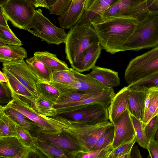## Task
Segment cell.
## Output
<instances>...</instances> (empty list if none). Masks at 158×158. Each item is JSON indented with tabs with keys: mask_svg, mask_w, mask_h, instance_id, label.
I'll return each instance as SVG.
<instances>
[{
	"mask_svg": "<svg viewBox=\"0 0 158 158\" xmlns=\"http://www.w3.org/2000/svg\"><path fill=\"white\" fill-rule=\"evenodd\" d=\"M137 21L124 16L101 17L91 23L102 49L112 54L124 51L123 47Z\"/></svg>",
	"mask_w": 158,
	"mask_h": 158,
	"instance_id": "cell-1",
	"label": "cell"
},
{
	"mask_svg": "<svg viewBox=\"0 0 158 158\" xmlns=\"http://www.w3.org/2000/svg\"><path fill=\"white\" fill-rule=\"evenodd\" d=\"M12 99L6 105L20 112L33 122L38 127L37 133L53 134L60 133L67 128L71 121L59 115L54 117L38 113L33 105L25 98L12 93Z\"/></svg>",
	"mask_w": 158,
	"mask_h": 158,
	"instance_id": "cell-2",
	"label": "cell"
},
{
	"mask_svg": "<svg viewBox=\"0 0 158 158\" xmlns=\"http://www.w3.org/2000/svg\"><path fill=\"white\" fill-rule=\"evenodd\" d=\"M98 42V37L91 23L72 27L67 34L64 43L66 58L71 66L85 50Z\"/></svg>",
	"mask_w": 158,
	"mask_h": 158,
	"instance_id": "cell-3",
	"label": "cell"
},
{
	"mask_svg": "<svg viewBox=\"0 0 158 158\" xmlns=\"http://www.w3.org/2000/svg\"><path fill=\"white\" fill-rule=\"evenodd\" d=\"M158 46V12H152L137 21L135 29L123 47L124 51H137Z\"/></svg>",
	"mask_w": 158,
	"mask_h": 158,
	"instance_id": "cell-4",
	"label": "cell"
},
{
	"mask_svg": "<svg viewBox=\"0 0 158 158\" xmlns=\"http://www.w3.org/2000/svg\"><path fill=\"white\" fill-rule=\"evenodd\" d=\"M24 30L49 44L58 45L65 43L67 35L64 29L54 25L44 15L40 9L35 10Z\"/></svg>",
	"mask_w": 158,
	"mask_h": 158,
	"instance_id": "cell-5",
	"label": "cell"
},
{
	"mask_svg": "<svg viewBox=\"0 0 158 158\" xmlns=\"http://www.w3.org/2000/svg\"><path fill=\"white\" fill-rule=\"evenodd\" d=\"M113 124L109 120L97 124L71 121L68 127L63 131L77 140L81 151L87 152L92 150L102 134Z\"/></svg>",
	"mask_w": 158,
	"mask_h": 158,
	"instance_id": "cell-6",
	"label": "cell"
},
{
	"mask_svg": "<svg viewBox=\"0 0 158 158\" xmlns=\"http://www.w3.org/2000/svg\"><path fill=\"white\" fill-rule=\"evenodd\" d=\"M158 72V46L131 59L124 77L128 85Z\"/></svg>",
	"mask_w": 158,
	"mask_h": 158,
	"instance_id": "cell-7",
	"label": "cell"
},
{
	"mask_svg": "<svg viewBox=\"0 0 158 158\" xmlns=\"http://www.w3.org/2000/svg\"><path fill=\"white\" fill-rule=\"evenodd\" d=\"M0 8L14 27L24 30L33 16L36 7L26 0H9Z\"/></svg>",
	"mask_w": 158,
	"mask_h": 158,
	"instance_id": "cell-8",
	"label": "cell"
},
{
	"mask_svg": "<svg viewBox=\"0 0 158 158\" xmlns=\"http://www.w3.org/2000/svg\"><path fill=\"white\" fill-rule=\"evenodd\" d=\"M151 13L147 0H118L107 10L102 17L124 16L139 21Z\"/></svg>",
	"mask_w": 158,
	"mask_h": 158,
	"instance_id": "cell-9",
	"label": "cell"
},
{
	"mask_svg": "<svg viewBox=\"0 0 158 158\" xmlns=\"http://www.w3.org/2000/svg\"><path fill=\"white\" fill-rule=\"evenodd\" d=\"M107 108L102 104L94 103L59 115L72 121L97 124L109 120Z\"/></svg>",
	"mask_w": 158,
	"mask_h": 158,
	"instance_id": "cell-10",
	"label": "cell"
},
{
	"mask_svg": "<svg viewBox=\"0 0 158 158\" xmlns=\"http://www.w3.org/2000/svg\"><path fill=\"white\" fill-rule=\"evenodd\" d=\"M3 69L10 73L37 97L36 85L41 81L23 59L2 63Z\"/></svg>",
	"mask_w": 158,
	"mask_h": 158,
	"instance_id": "cell-11",
	"label": "cell"
},
{
	"mask_svg": "<svg viewBox=\"0 0 158 158\" xmlns=\"http://www.w3.org/2000/svg\"><path fill=\"white\" fill-rule=\"evenodd\" d=\"M76 79L73 85H67L51 81L49 83L57 88L61 93L70 91H102L106 87L88 74H84L73 68Z\"/></svg>",
	"mask_w": 158,
	"mask_h": 158,
	"instance_id": "cell-12",
	"label": "cell"
},
{
	"mask_svg": "<svg viewBox=\"0 0 158 158\" xmlns=\"http://www.w3.org/2000/svg\"><path fill=\"white\" fill-rule=\"evenodd\" d=\"M37 139L57 147L71 154L75 158V153L81 151L77 140L67 132L63 131L53 134L37 133L35 136Z\"/></svg>",
	"mask_w": 158,
	"mask_h": 158,
	"instance_id": "cell-13",
	"label": "cell"
},
{
	"mask_svg": "<svg viewBox=\"0 0 158 158\" xmlns=\"http://www.w3.org/2000/svg\"><path fill=\"white\" fill-rule=\"evenodd\" d=\"M114 131L113 149L132 140L136 134L130 113L127 109L113 124Z\"/></svg>",
	"mask_w": 158,
	"mask_h": 158,
	"instance_id": "cell-14",
	"label": "cell"
},
{
	"mask_svg": "<svg viewBox=\"0 0 158 158\" xmlns=\"http://www.w3.org/2000/svg\"><path fill=\"white\" fill-rule=\"evenodd\" d=\"M115 94L113 87H106L101 92L94 96L73 102L53 106L57 111V115L74 110L81 106L94 103L102 104L108 108L112 99Z\"/></svg>",
	"mask_w": 158,
	"mask_h": 158,
	"instance_id": "cell-15",
	"label": "cell"
},
{
	"mask_svg": "<svg viewBox=\"0 0 158 158\" xmlns=\"http://www.w3.org/2000/svg\"><path fill=\"white\" fill-rule=\"evenodd\" d=\"M118 0H87L84 11L76 24L91 23L102 17L105 12Z\"/></svg>",
	"mask_w": 158,
	"mask_h": 158,
	"instance_id": "cell-16",
	"label": "cell"
},
{
	"mask_svg": "<svg viewBox=\"0 0 158 158\" xmlns=\"http://www.w3.org/2000/svg\"><path fill=\"white\" fill-rule=\"evenodd\" d=\"M130 93L127 109L130 114L142 122L148 89L144 86H128Z\"/></svg>",
	"mask_w": 158,
	"mask_h": 158,
	"instance_id": "cell-17",
	"label": "cell"
},
{
	"mask_svg": "<svg viewBox=\"0 0 158 158\" xmlns=\"http://www.w3.org/2000/svg\"><path fill=\"white\" fill-rule=\"evenodd\" d=\"M29 151L15 137H0V156L7 158H27Z\"/></svg>",
	"mask_w": 158,
	"mask_h": 158,
	"instance_id": "cell-18",
	"label": "cell"
},
{
	"mask_svg": "<svg viewBox=\"0 0 158 158\" xmlns=\"http://www.w3.org/2000/svg\"><path fill=\"white\" fill-rule=\"evenodd\" d=\"M86 0H72L67 10L58 18L61 28L64 29H70L77 23L84 13Z\"/></svg>",
	"mask_w": 158,
	"mask_h": 158,
	"instance_id": "cell-19",
	"label": "cell"
},
{
	"mask_svg": "<svg viewBox=\"0 0 158 158\" xmlns=\"http://www.w3.org/2000/svg\"><path fill=\"white\" fill-rule=\"evenodd\" d=\"M102 49L100 42L92 44L85 50L72 67L80 73L89 71L95 66Z\"/></svg>",
	"mask_w": 158,
	"mask_h": 158,
	"instance_id": "cell-20",
	"label": "cell"
},
{
	"mask_svg": "<svg viewBox=\"0 0 158 158\" xmlns=\"http://www.w3.org/2000/svg\"><path fill=\"white\" fill-rule=\"evenodd\" d=\"M130 91L127 86L120 90L112 99L108 107L109 120L114 124L127 109Z\"/></svg>",
	"mask_w": 158,
	"mask_h": 158,
	"instance_id": "cell-21",
	"label": "cell"
},
{
	"mask_svg": "<svg viewBox=\"0 0 158 158\" xmlns=\"http://www.w3.org/2000/svg\"><path fill=\"white\" fill-rule=\"evenodd\" d=\"M88 74L106 87H117L120 85L118 73L110 69L95 66Z\"/></svg>",
	"mask_w": 158,
	"mask_h": 158,
	"instance_id": "cell-22",
	"label": "cell"
},
{
	"mask_svg": "<svg viewBox=\"0 0 158 158\" xmlns=\"http://www.w3.org/2000/svg\"><path fill=\"white\" fill-rule=\"evenodd\" d=\"M27 56L26 49L21 46L6 45L0 46V62L6 63L23 59Z\"/></svg>",
	"mask_w": 158,
	"mask_h": 158,
	"instance_id": "cell-23",
	"label": "cell"
},
{
	"mask_svg": "<svg viewBox=\"0 0 158 158\" xmlns=\"http://www.w3.org/2000/svg\"><path fill=\"white\" fill-rule=\"evenodd\" d=\"M0 111L13 120L23 127L36 133L38 131L37 125L24 114L18 110L6 105L0 106Z\"/></svg>",
	"mask_w": 158,
	"mask_h": 158,
	"instance_id": "cell-24",
	"label": "cell"
},
{
	"mask_svg": "<svg viewBox=\"0 0 158 158\" xmlns=\"http://www.w3.org/2000/svg\"><path fill=\"white\" fill-rule=\"evenodd\" d=\"M149 99L145 101V110L142 123L145 128L148 122L158 114V87L148 89Z\"/></svg>",
	"mask_w": 158,
	"mask_h": 158,
	"instance_id": "cell-25",
	"label": "cell"
},
{
	"mask_svg": "<svg viewBox=\"0 0 158 158\" xmlns=\"http://www.w3.org/2000/svg\"><path fill=\"white\" fill-rule=\"evenodd\" d=\"M34 55L42 61L52 72L68 70V65L59 59L56 55L48 51L35 52Z\"/></svg>",
	"mask_w": 158,
	"mask_h": 158,
	"instance_id": "cell-26",
	"label": "cell"
},
{
	"mask_svg": "<svg viewBox=\"0 0 158 158\" xmlns=\"http://www.w3.org/2000/svg\"><path fill=\"white\" fill-rule=\"evenodd\" d=\"M2 70L7 78V83L12 92L25 98L33 105L35 100L38 97L31 92L10 73L3 69Z\"/></svg>",
	"mask_w": 158,
	"mask_h": 158,
	"instance_id": "cell-27",
	"label": "cell"
},
{
	"mask_svg": "<svg viewBox=\"0 0 158 158\" xmlns=\"http://www.w3.org/2000/svg\"><path fill=\"white\" fill-rule=\"evenodd\" d=\"M26 62L36 77L42 81H51L52 72L40 60L33 55L27 59Z\"/></svg>",
	"mask_w": 158,
	"mask_h": 158,
	"instance_id": "cell-28",
	"label": "cell"
},
{
	"mask_svg": "<svg viewBox=\"0 0 158 158\" xmlns=\"http://www.w3.org/2000/svg\"><path fill=\"white\" fill-rule=\"evenodd\" d=\"M102 91H70L61 93L53 106H58L73 102L96 96Z\"/></svg>",
	"mask_w": 158,
	"mask_h": 158,
	"instance_id": "cell-29",
	"label": "cell"
},
{
	"mask_svg": "<svg viewBox=\"0 0 158 158\" xmlns=\"http://www.w3.org/2000/svg\"><path fill=\"white\" fill-rule=\"evenodd\" d=\"M35 136L38 148L46 157L73 158L72 155L68 153L57 147L46 143Z\"/></svg>",
	"mask_w": 158,
	"mask_h": 158,
	"instance_id": "cell-30",
	"label": "cell"
},
{
	"mask_svg": "<svg viewBox=\"0 0 158 158\" xmlns=\"http://www.w3.org/2000/svg\"><path fill=\"white\" fill-rule=\"evenodd\" d=\"M38 96L45 98L55 103L61 93L55 87L48 82L40 81L36 86Z\"/></svg>",
	"mask_w": 158,
	"mask_h": 158,
	"instance_id": "cell-31",
	"label": "cell"
},
{
	"mask_svg": "<svg viewBox=\"0 0 158 158\" xmlns=\"http://www.w3.org/2000/svg\"><path fill=\"white\" fill-rule=\"evenodd\" d=\"M54 103L42 97L38 96L35 100L33 107L39 113L46 116L54 117L57 115Z\"/></svg>",
	"mask_w": 158,
	"mask_h": 158,
	"instance_id": "cell-32",
	"label": "cell"
},
{
	"mask_svg": "<svg viewBox=\"0 0 158 158\" xmlns=\"http://www.w3.org/2000/svg\"><path fill=\"white\" fill-rule=\"evenodd\" d=\"M16 123L0 111V137H16Z\"/></svg>",
	"mask_w": 158,
	"mask_h": 158,
	"instance_id": "cell-33",
	"label": "cell"
},
{
	"mask_svg": "<svg viewBox=\"0 0 158 158\" xmlns=\"http://www.w3.org/2000/svg\"><path fill=\"white\" fill-rule=\"evenodd\" d=\"M51 81L67 85H74L76 79L73 68L68 70L53 72Z\"/></svg>",
	"mask_w": 158,
	"mask_h": 158,
	"instance_id": "cell-34",
	"label": "cell"
},
{
	"mask_svg": "<svg viewBox=\"0 0 158 158\" xmlns=\"http://www.w3.org/2000/svg\"><path fill=\"white\" fill-rule=\"evenodd\" d=\"M130 116L136 134V142L142 147L147 149L149 140L142 122L134 116L131 114Z\"/></svg>",
	"mask_w": 158,
	"mask_h": 158,
	"instance_id": "cell-35",
	"label": "cell"
},
{
	"mask_svg": "<svg viewBox=\"0 0 158 158\" xmlns=\"http://www.w3.org/2000/svg\"><path fill=\"white\" fill-rule=\"evenodd\" d=\"M113 149L112 143L101 149L87 152L79 151L75 153V158H109Z\"/></svg>",
	"mask_w": 158,
	"mask_h": 158,
	"instance_id": "cell-36",
	"label": "cell"
},
{
	"mask_svg": "<svg viewBox=\"0 0 158 158\" xmlns=\"http://www.w3.org/2000/svg\"><path fill=\"white\" fill-rule=\"evenodd\" d=\"M6 45L21 46L23 44L10 27L0 26V46Z\"/></svg>",
	"mask_w": 158,
	"mask_h": 158,
	"instance_id": "cell-37",
	"label": "cell"
},
{
	"mask_svg": "<svg viewBox=\"0 0 158 158\" xmlns=\"http://www.w3.org/2000/svg\"><path fill=\"white\" fill-rule=\"evenodd\" d=\"M114 126L113 124L108 128L102 134L92 150L102 149L112 143L114 138Z\"/></svg>",
	"mask_w": 158,
	"mask_h": 158,
	"instance_id": "cell-38",
	"label": "cell"
},
{
	"mask_svg": "<svg viewBox=\"0 0 158 158\" xmlns=\"http://www.w3.org/2000/svg\"><path fill=\"white\" fill-rule=\"evenodd\" d=\"M136 142V137L132 140L124 143L113 149L109 158H119L122 155L130 153L131 149Z\"/></svg>",
	"mask_w": 158,
	"mask_h": 158,
	"instance_id": "cell-39",
	"label": "cell"
},
{
	"mask_svg": "<svg viewBox=\"0 0 158 158\" xmlns=\"http://www.w3.org/2000/svg\"><path fill=\"white\" fill-rule=\"evenodd\" d=\"M72 0H58L53 6L49 7L50 14L60 16L68 10Z\"/></svg>",
	"mask_w": 158,
	"mask_h": 158,
	"instance_id": "cell-40",
	"label": "cell"
},
{
	"mask_svg": "<svg viewBox=\"0 0 158 158\" xmlns=\"http://www.w3.org/2000/svg\"><path fill=\"white\" fill-rule=\"evenodd\" d=\"M12 99V92L7 83L0 81V106L7 105Z\"/></svg>",
	"mask_w": 158,
	"mask_h": 158,
	"instance_id": "cell-41",
	"label": "cell"
},
{
	"mask_svg": "<svg viewBox=\"0 0 158 158\" xmlns=\"http://www.w3.org/2000/svg\"><path fill=\"white\" fill-rule=\"evenodd\" d=\"M128 86H144L148 89L158 87V72Z\"/></svg>",
	"mask_w": 158,
	"mask_h": 158,
	"instance_id": "cell-42",
	"label": "cell"
},
{
	"mask_svg": "<svg viewBox=\"0 0 158 158\" xmlns=\"http://www.w3.org/2000/svg\"><path fill=\"white\" fill-rule=\"evenodd\" d=\"M158 128V114L151 119L145 127V131L149 140L151 139H155Z\"/></svg>",
	"mask_w": 158,
	"mask_h": 158,
	"instance_id": "cell-43",
	"label": "cell"
},
{
	"mask_svg": "<svg viewBox=\"0 0 158 158\" xmlns=\"http://www.w3.org/2000/svg\"><path fill=\"white\" fill-rule=\"evenodd\" d=\"M149 152L148 158H158V141L155 139L149 140L147 149Z\"/></svg>",
	"mask_w": 158,
	"mask_h": 158,
	"instance_id": "cell-44",
	"label": "cell"
},
{
	"mask_svg": "<svg viewBox=\"0 0 158 158\" xmlns=\"http://www.w3.org/2000/svg\"><path fill=\"white\" fill-rule=\"evenodd\" d=\"M147 2L151 12H158V0H147Z\"/></svg>",
	"mask_w": 158,
	"mask_h": 158,
	"instance_id": "cell-45",
	"label": "cell"
},
{
	"mask_svg": "<svg viewBox=\"0 0 158 158\" xmlns=\"http://www.w3.org/2000/svg\"><path fill=\"white\" fill-rule=\"evenodd\" d=\"M140 152L137 145H134L130 152V158H142Z\"/></svg>",
	"mask_w": 158,
	"mask_h": 158,
	"instance_id": "cell-46",
	"label": "cell"
},
{
	"mask_svg": "<svg viewBox=\"0 0 158 158\" xmlns=\"http://www.w3.org/2000/svg\"><path fill=\"white\" fill-rule=\"evenodd\" d=\"M34 0V5L36 8L42 7L49 9V7L47 4V0Z\"/></svg>",
	"mask_w": 158,
	"mask_h": 158,
	"instance_id": "cell-47",
	"label": "cell"
},
{
	"mask_svg": "<svg viewBox=\"0 0 158 158\" xmlns=\"http://www.w3.org/2000/svg\"><path fill=\"white\" fill-rule=\"evenodd\" d=\"M7 20L6 18L5 15L3 13L2 10H0V26L6 27L9 28V26L7 21Z\"/></svg>",
	"mask_w": 158,
	"mask_h": 158,
	"instance_id": "cell-48",
	"label": "cell"
},
{
	"mask_svg": "<svg viewBox=\"0 0 158 158\" xmlns=\"http://www.w3.org/2000/svg\"><path fill=\"white\" fill-rule=\"evenodd\" d=\"M0 81L6 83L8 82V80L5 74L1 71H0Z\"/></svg>",
	"mask_w": 158,
	"mask_h": 158,
	"instance_id": "cell-49",
	"label": "cell"
},
{
	"mask_svg": "<svg viewBox=\"0 0 158 158\" xmlns=\"http://www.w3.org/2000/svg\"><path fill=\"white\" fill-rule=\"evenodd\" d=\"M58 0H47L48 5L49 7L54 4Z\"/></svg>",
	"mask_w": 158,
	"mask_h": 158,
	"instance_id": "cell-50",
	"label": "cell"
},
{
	"mask_svg": "<svg viewBox=\"0 0 158 158\" xmlns=\"http://www.w3.org/2000/svg\"><path fill=\"white\" fill-rule=\"evenodd\" d=\"M119 158H130V153L124 154L121 156Z\"/></svg>",
	"mask_w": 158,
	"mask_h": 158,
	"instance_id": "cell-51",
	"label": "cell"
},
{
	"mask_svg": "<svg viewBox=\"0 0 158 158\" xmlns=\"http://www.w3.org/2000/svg\"><path fill=\"white\" fill-rule=\"evenodd\" d=\"M9 0H0V6H2Z\"/></svg>",
	"mask_w": 158,
	"mask_h": 158,
	"instance_id": "cell-52",
	"label": "cell"
},
{
	"mask_svg": "<svg viewBox=\"0 0 158 158\" xmlns=\"http://www.w3.org/2000/svg\"><path fill=\"white\" fill-rule=\"evenodd\" d=\"M155 139L156 140L158 141V128L156 133Z\"/></svg>",
	"mask_w": 158,
	"mask_h": 158,
	"instance_id": "cell-53",
	"label": "cell"
},
{
	"mask_svg": "<svg viewBox=\"0 0 158 158\" xmlns=\"http://www.w3.org/2000/svg\"><path fill=\"white\" fill-rule=\"evenodd\" d=\"M28 1L29 2L31 3L34 5V0H26Z\"/></svg>",
	"mask_w": 158,
	"mask_h": 158,
	"instance_id": "cell-54",
	"label": "cell"
}]
</instances>
